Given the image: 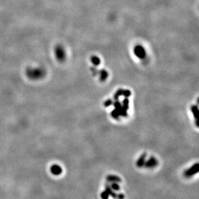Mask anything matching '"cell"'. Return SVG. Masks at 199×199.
I'll return each instance as SVG.
<instances>
[{
	"label": "cell",
	"mask_w": 199,
	"mask_h": 199,
	"mask_svg": "<svg viewBox=\"0 0 199 199\" xmlns=\"http://www.w3.org/2000/svg\"><path fill=\"white\" fill-rule=\"evenodd\" d=\"M199 170V164L198 162L195 163V164H193L191 167L190 168L187 169V170L184 171V175L186 178H190L193 177V175H196V173L198 172Z\"/></svg>",
	"instance_id": "4"
},
{
	"label": "cell",
	"mask_w": 199,
	"mask_h": 199,
	"mask_svg": "<svg viewBox=\"0 0 199 199\" xmlns=\"http://www.w3.org/2000/svg\"><path fill=\"white\" fill-rule=\"evenodd\" d=\"M26 75L30 79H41L46 75V70L41 67H30L26 70Z\"/></svg>",
	"instance_id": "1"
},
{
	"label": "cell",
	"mask_w": 199,
	"mask_h": 199,
	"mask_svg": "<svg viewBox=\"0 0 199 199\" xmlns=\"http://www.w3.org/2000/svg\"><path fill=\"white\" fill-rule=\"evenodd\" d=\"M146 153H142V154L140 156V157L138 158L137 162H136V166H137L138 168L143 167L146 161Z\"/></svg>",
	"instance_id": "9"
},
{
	"label": "cell",
	"mask_w": 199,
	"mask_h": 199,
	"mask_svg": "<svg viewBox=\"0 0 199 199\" xmlns=\"http://www.w3.org/2000/svg\"><path fill=\"white\" fill-rule=\"evenodd\" d=\"M113 100L112 99H108L106 100H105L104 102V106L106 108H108L112 106L113 104Z\"/></svg>",
	"instance_id": "18"
},
{
	"label": "cell",
	"mask_w": 199,
	"mask_h": 199,
	"mask_svg": "<svg viewBox=\"0 0 199 199\" xmlns=\"http://www.w3.org/2000/svg\"><path fill=\"white\" fill-rule=\"evenodd\" d=\"M50 172H51L52 175L57 176L61 174L63 170L60 166L57 164H54L50 168Z\"/></svg>",
	"instance_id": "7"
},
{
	"label": "cell",
	"mask_w": 199,
	"mask_h": 199,
	"mask_svg": "<svg viewBox=\"0 0 199 199\" xmlns=\"http://www.w3.org/2000/svg\"><path fill=\"white\" fill-rule=\"evenodd\" d=\"M158 164V161L155 157H150L149 159L145 161L144 166L146 168H153Z\"/></svg>",
	"instance_id": "6"
},
{
	"label": "cell",
	"mask_w": 199,
	"mask_h": 199,
	"mask_svg": "<svg viewBox=\"0 0 199 199\" xmlns=\"http://www.w3.org/2000/svg\"><path fill=\"white\" fill-rule=\"evenodd\" d=\"M122 106L123 108H124L126 110H128L129 109V99L128 97H125L122 100Z\"/></svg>",
	"instance_id": "15"
},
{
	"label": "cell",
	"mask_w": 199,
	"mask_h": 199,
	"mask_svg": "<svg viewBox=\"0 0 199 199\" xmlns=\"http://www.w3.org/2000/svg\"><path fill=\"white\" fill-rule=\"evenodd\" d=\"M106 180L108 182H121V179L118 176L114 175H108L106 177Z\"/></svg>",
	"instance_id": "10"
},
{
	"label": "cell",
	"mask_w": 199,
	"mask_h": 199,
	"mask_svg": "<svg viewBox=\"0 0 199 199\" xmlns=\"http://www.w3.org/2000/svg\"><path fill=\"white\" fill-rule=\"evenodd\" d=\"M111 116H112L113 119H116V120H119V117H120V115H119V112H117V111L114 109L113 110H112V112H111Z\"/></svg>",
	"instance_id": "16"
},
{
	"label": "cell",
	"mask_w": 199,
	"mask_h": 199,
	"mask_svg": "<svg viewBox=\"0 0 199 199\" xmlns=\"http://www.w3.org/2000/svg\"><path fill=\"white\" fill-rule=\"evenodd\" d=\"M105 191H106L109 194V195L112 196L113 198H117V193H115L114 192V191H113L111 187L110 186V185H108V184L105 185Z\"/></svg>",
	"instance_id": "12"
},
{
	"label": "cell",
	"mask_w": 199,
	"mask_h": 199,
	"mask_svg": "<svg viewBox=\"0 0 199 199\" xmlns=\"http://www.w3.org/2000/svg\"><path fill=\"white\" fill-rule=\"evenodd\" d=\"M191 110L192 112V113L194 116V118L195 119V123L196 126L198 127V108L197 105H192L191 107Z\"/></svg>",
	"instance_id": "8"
},
{
	"label": "cell",
	"mask_w": 199,
	"mask_h": 199,
	"mask_svg": "<svg viewBox=\"0 0 199 199\" xmlns=\"http://www.w3.org/2000/svg\"><path fill=\"white\" fill-rule=\"evenodd\" d=\"M90 70H91V72H92V74L94 76H96V75H98V74H99V70H97L96 68L94 67L90 68Z\"/></svg>",
	"instance_id": "20"
},
{
	"label": "cell",
	"mask_w": 199,
	"mask_h": 199,
	"mask_svg": "<svg viewBox=\"0 0 199 199\" xmlns=\"http://www.w3.org/2000/svg\"><path fill=\"white\" fill-rule=\"evenodd\" d=\"M133 52L135 56L140 59H144L146 57V52L142 45H136L133 49Z\"/></svg>",
	"instance_id": "3"
},
{
	"label": "cell",
	"mask_w": 199,
	"mask_h": 199,
	"mask_svg": "<svg viewBox=\"0 0 199 199\" xmlns=\"http://www.w3.org/2000/svg\"><path fill=\"white\" fill-rule=\"evenodd\" d=\"M122 89H118L116 92H115L114 95H113V99L114 100H119V97L122 95V92H123Z\"/></svg>",
	"instance_id": "14"
},
{
	"label": "cell",
	"mask_w": 199,
	"mask_h": 199,
	"mask_svg": "<svg viewBox=\"0 0 199 199\" xmlns=\"http://www.w3.org/2000/svg\"><path fill=\"white\" fill-rule=\"evenodd\" d=\"M131 94H132V93H131L130 90H123V92H122V95L125 97H129Z\"/></svg>",
	"instance_id": "19"
},
{
	"label": "cell",
	"mask_w": 199,
	"mask_h": 199,
	"mask_svg": "<svg viewBox=\"0 0 199 199\" xmlns=\"http://www.w3.org/2000/svg\"><path fill=\"white\" fill-rule=\"evenodd\" d=\"M110 186L113 191H119L120 189V186L119 185V184H118L117 182H111V184Z\"/></svg>",
	"instance_id": "17"
},
{
	"label": "cell",
	"mask_w": 199,
	"mask_h": 199,
	"mask_svg": "<svg viewBox=\"0 0 199 199\" xmlns=\"http://www.w3.org/2000/svg\"><path fill=\"white\" fill-rule=\"evenodd\" d=\"M90 61H91L92 63L94 65L95 67L99 66L100 63V59H99V57L96 56V55H93L90 58Z\"/></svg>",
	"instance_id": "13"
},
{
	"label": "cell",
	"mask_w": 199,
	"mask_h": 199,
	"mask_svg": "<svg viewBox=\"0 0 199 199\" xmlns=\"http://www.w3.org/2000/svg\"><path fill=\"white\" fill-rule=\"evenodd\" d=\"M117 198H119V199H122V198H124V195H123L122 193L117 194Z\"/></svg>",
	"instance_id": "22"
},
{
	"label": "cell",
	"mask_w": 199,
	"mask_h": 199,
	"mask_svg": "<svg viewBox=\"0 0 199 199\" xmlns=\"http://www.w3.org/2000/svg\"><path fill=\"white\" fill-rule=\"evenodd\" d=\"M113 104L114 106L115 109L119 112L120 116L126 117L128 116L127 110H126L124 108H123L122 106V104L120 103L119 100H115V101L113 102Z\"/></svg>",
	"instance_id": "5"
},
{
	"label": "cell",
	"mask_w": 199,
	"mask_h": 199,
	"mask_svg": "<svg viewBox=\"0 0 199 199\" xmlns=\"http://www.w3.org/2000/svg\"><path fill=\"white\" fill-rule=\"evenodd\" d=\"M99 80L101 82H104L108 77V72L104 69H101L99 70Z\"/></svg>",
	"instance_id": "11"
},
{
	"label": "cell",
	"mask_w": 199,
	"mask_h": 199,
	"mask_svg": "<svg viewBox=\"0 0 199 199\" xmlns=\"http://www.w3.org/2000/svg\"><path fill=\"white\" fill-rule=\"evenodd\" d=\"M109 194L106 191H102V192L100 193V197L103 199H108V197H109Z\"/></svg>",
	"instance_id": "21"
},
{
	"label": "cell",
	"mask_w": 199,
	"mask_h": 199,
	"mask_svg": "<svg viewBox=\"0 0 199 199\" xmlns=\"http://www.w3.org/2000/svg\"><path fill=\"white\" fill-rule=\"evenodd\" d=\"M54 54L55 58L59 62H63L66 59V52L61 45H58L55 48Z\"/></svg>",
	"instance_id": "2"
}]
</instances>
